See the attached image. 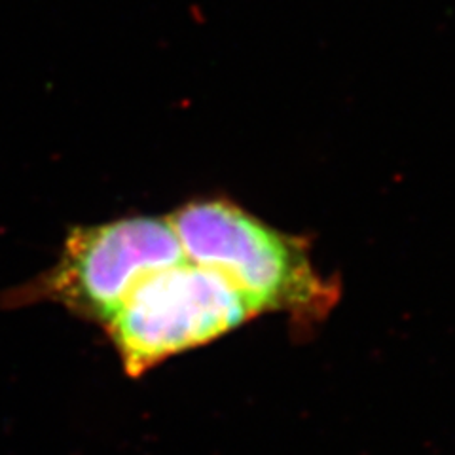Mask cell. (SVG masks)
Masks as SVG:
<instances>
[{
  "instance_id": "2",
  "label": "cell",
  "mask_w": 455,
  "mask_h": 455,
  "mask_svg": "<svg viewBox=\"0 0 455 455\" xmlns=\"http://www.w3.org/2000/svg\"><path fill=\"white\" fill-rule=\"evenodd\" d=\"M184 260L169 217H130L68 232L46 274L10 292L8 304L52 302L107 324L139 284Z\"/></svg>"
},
{
  "instance_id": "3",
  "label": "cell",
  "mask_w": 455,
  "mask_h": 455,
  "mask_svg": "<svg viewBox=\"0 0 455 455\" xmlns=\"http://www.w3.org/2000/svg\"><path fill=\"white\" fill-rule=\"evenodd\" d=\"M256 317L232 283L184 259L142 281L105 324L124 370L139 378Z\"/></svg>"
},
{
  "instance_id": "1",
  "label": "cell",
  "mask_w": 455,
  "mask_h": 455,
  "mask_svg": "<svg viewBox=\"0 0 455 455\" xmlns=\"http://www.w3.org/2000/svg\"><path fill=\"white\" fill-rule=\"evenodd\" d=\"M184 259L232 283L254 315L289 313L315 321L338 289L319 275L300 239L264 224L226 199H199L169 217Z\"/></svg>"
}]
</instances>
